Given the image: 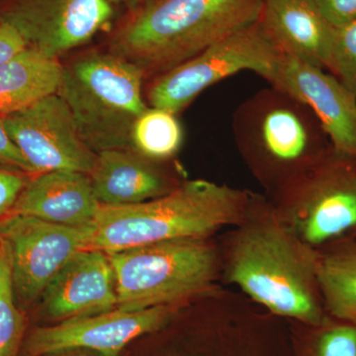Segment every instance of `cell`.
Returning a JSON list of instances; mask_svg holds the SVG:
<instances>
[{
	"instance_id": "4",
	"label": "cell",
	"mask_w": 356,
	"mask_h": 356,
	"mask_svg": "<svg viewBox=\"0 0 356 356\" xmlns=\"http://www.w3.org/2000/svg\"><path fill=\"white\" fill-rule=\"evenodd\" d=\"M145 76L139 65L111 51H92L64 65L58 95L96 154L131 147L134 124L149 108L143 97Z\"/></svg>"
},
{
	"instance_id": "5",
	"label": "cell",
	"mask_w": 356,
	"mask_h": 356,
	"mask_svg": "<svg viewBox=\"0 0 356 356\" xmlns=\"http://www.w3.org/2000/svg\"><path fill=\"white\" fill-rule=\"evenodd\" d=\"M318 261L284 229L261 225L238 238L229 278L273 313L315 325L321 321L315 286Z\"/></svg>"
},
{
	"instance_id": "25",
	"label": "cell",
	"mask_w": 356,
	"mask_h": 356,
	"mask_svg": "<svg viewBox=\"0 0 356 356\" xmlns=\"http://www.w3.org/2000/svg\"><path fill=\"white\" fill-rule=\"evenodd\" d=\"M321 11L336 28L356 21V0H316Z\"/></svg>"
},
{
	"instance_id": "23",
	"label": "cell",
	"mask_w": 356,
	"mask_h": 356,
	"mask_svg": "<svg viewBox=\"0 0 356 356\" xmlns=\"http://www.w3.org/2000/svg\"><path fill=\"white\" fill-rule=\"evenodd\" d=\"M318 356H356V327L341 325L325 332L318 344Z\"/></svg>"
},
{
	"instance_id": "21",
	"label": "cell",
	"mask_w": 356,
	"mask_h": 356,
	"mask_svg": "<svg viewBox=\"0 0 356 356\" xmlns=\"http://www.w3.org/2000/svg\"><path fill=\"white\" fill-rule=\"evenodd\" d=\"M13 271L6 243L0 240V356H17L24 318L14 301Z\"/></svg>"
},
{
	"instance_id": "14",
	"label": "cell",
	"mask_w": 356,
	"mask_h": 356,
	"mask_svg": "<svg viewBox=\"0 0 356 356\" xmlns=\"http://www.w3.org/2000/svg\"><path fill=\"white\" fill-rule=\"evenodd\" d=\"M51 318L67 320L118 307L116 281L109 255L81 250L58 271L42 294Z\"/></svg>"
},
{
	"instance_id": "15",
	"label": "cell",
	"mask_w": 356,
	"mask_h": 356,
	"mask_svg": "<svg viewBox=\"0 0 356 356\" xmlns=\"http://www.w3.org/2000/svg\"><path fill=\"white\" fill-rule=\"evenodd\" d=\"M259 23L280 54L329 70L337 28L316 0H264Z\"/></svg>"
},
{
	"instance_id": "13",
	"label": "cell",
	"mask_w": 356,
	"mask_h": 356,
	"mask_svg": "<svg viewBox=\"0 0 356 356\" xmlns=\"http://www.w3.org/2000/svg\"><path fill=\"white\" fill-rule=\"evenodd\" d=\"M268 83L305 103L334 153L356 159V97L325 70L281 54Z\"/></svg>"
},
{
	"instance_id": "17",
	"label": "cell",
	"mask_w": 356,
	"mask_h": 356,
	"mask_svg": "<svg viewBox=\"0 0 356 356\" xmlns=\"http://www.w3.org/2000/svg\"><path fill=\"white\" fill-rule=\"evenodd\" d=\"M88 175L95 197L102 206L145 202L168 193L179 184L153 161L127 149L96 154L95 165Z\"/></svg>"
},
{
	"instance_id": "26",
	"label": "cell",
	"mask_w": 356,
	"mask_h": 356,
	"mask_svg": "<svg viewBox=\"0 0 356 356\" xmlns=\"http://www.w3.org/2000/svg\"><path fill=\"white\" fill-rule=\"evenodd\" d=\"M0 165L25 173H34L18 147L7 134L0 119Z\"/></svg>"
},
{
	"instance_id": "24",
	"label": "cell",
	"mask_w": 356,
	"mask_h": 356,
	"mask_svg": "<svg viewBox=\"0 0 356 356\" xmlns=\"http://www.w3.org/2000/svg\"><path fill=\"white\" fill-rule=\"evenodd\" d=\"M25 172L0 165V219L10 213L28 179Z\"/></svg>"
},
{
	"instance_id": "6",
	"label": "cell",
	"mask_w": 356,
	"mask_h": 356,
	"mask_svg": "<svg viewBox=\"0 0 356 356\" xmlns=\"http://www.w3.org/2000/svg\"><path fill=\"white\" fill-rule=\"evenodd\" d=\"M118 307L140 311L172 306L204 291L214 277L216 255L202 240L153 243L110 254Z\"/></svg>"
},
{
	"instance_id": "19",
	"label": "cell",
	"mask_w": 356,
	"mask_h": 356,
	"mask_svg": "<svg viewBox=\"0 0 356 356\" xmlns=\"http://www.w3.org/2000/svg\"><path fill=\"white\" fill-rule=\"evenodd\" d=\"M317 283L332 315L356 322V245H343L318 259Z\"/></svg>"
},
{
	"instance_id": "1",
	"label": "cell",
	"mask_w": 356,
	"mask_h": 356,
	"mask_svg": "<svg viewBox=\"0 0 356 356\" xmlns=\"http://www.w3.org/2000/svg\"><path fill=\"white\" fill-rule=\"evenodd\" d=\"M245 192L205 179L188 180L152 200L102 206L83 227L84 250L105 254L153 243L202 240L245 214Z\"/></svg>"
},
{
	"instance_id": "29",
	"label": "cell",
	"mask_w": 356,
	"mask_h": 356,
	"mask_svg": "<svg viewBox=\"0 0 356 356\" xmlns=\"http://www.w3.org/2000/svg\"><path fill=\"white\" fill-rule=\"evenodd\" d=\"M50 356H104L95 351L88 350H70L60 351V353H54Z\"/></svg>"
},
{
	"instance_id": "8",
	"label": "cell",
	"mask_w": 356,
	"mask_h": 356,
	"mask_svg": "<svg viewBox=\"0 0 356 356\" xmlns=\"http://www.w3.org/2000/svg\"><path fill=\"white\" fill-rule=\"evenodd\" d=\"M114 17L108 0H8L0 20L19 34L26 48L58 58L107 29Z\"/></svg>"
},
{
	"instance_id": "11",
	"label": "cell",
	"mask_w": 356,
	"mask_h": 356,
	"mask_svg": "<svg viewBox=\"0 0 356 356\" xmlns=\"http://www.w3.org/2000/svg\"><path fill=\"white\" fill-rule=\"evenodd\" d=\"M285 188L307 243L327 242L356 226V159L332 152Z\"/></svg>"
},
{
	"instance_id": "22",
	"label": "cell",
	"mask_w": 356,
	"mask_h": 356,
	"mask_svg": "<svg viewBox=\"0 0 356 356\" xmlns=\"http://www.w3.org/2000/svg\"><path fill=\"white\" fill-rule=\"evenodd\" d=\"M329 70L356 97V21L337 28Z\"/></svg>"
},
{
	"instance_id": "28",
	"label": "cell",
	"mask_w": 356,
	"mask_h": 356,
	"mask_svg": "<svg viewBox=\"0 0 356 356\" xmlns=\"http://www.w3.org/2000/svg\"><path fill=\"white\" fill-rule=\"evenodd\" d=\"M108 1L112 6L126 7L129 13H131V11L140 8V7L145 6V4L152 1V0H108Z\"/></svg>"
},
{
	"instance_id": "18",
	"label": "cell",
	"mask_w": 356,
	"mask_h": 356,
	"mask_svg": "<svg viewBox=\"0 0 356 356\" xmlns=\"http://www.w3.org/2000/svg\"><path fill=\"white\" fill-rule=\"evenodd\" d=\"M64 65L25 48L0 65V119L17 113L44 98L57 95Z\"/></svg>"
},
{
	"instance_id": "3",
	"label": "cell",
	"mask_w": 356,
	"mask_h": 356,
	"mask_svg": "<svg viewBox=\"0 0 356 356\" xmlns=\"http://www.w3.org/2000/svg\"><path fill=\"white\" fill-rule=\"evenodd\" d=\"M233 131L245 156L285 187L334 152L324 129L305 103L273 86L257 91L236 109Z\"/></svg>"
},
{
	"instance_id": "16",
	"label": "cell",
	"mask_w": 356,
	"mask_h": 356,
	"mask_svg": "<svg viewBox=\"0 0 356 356\" xmlns=\"http://www.w3.org/2000/svg\"><path fill=\"white\" fill-rule=\"evenodd\" d=\"M88 173L55 170L29 179L9 214L83 228L99 210Z\"/></svg>"
},
{
	"instance_id": "20",
	"label": "cell",
	"mask_w": 356,
	"mask_h": 356,
	"mask_svg": "<svg viewBox=\"0 0 356 356\" xmlns=\"http://www.w3.org/2000/svg\"><path fill=\"white\" fill-rule=\"evenodd\" d=\"M184 140V131L177 114L149 106L134 124L131 147L153 161L172 159Z\"/></svg>"
},
{
	"instance_id": "27",
	"label": "cell",
	"mask_w": 356,
	"mask_h": 356,
	"mask_svg": "<svg viewBox=\"0 0 356 356\" xmlns=\"http://www.w3.org/2000/svg\"><path fill=\"white\" fill-rule=\"evenodd\" d=\"M25 48L24 41L15 29L0 20V65Z\"/></svg>"
},
{
	"instance_id": "7",
	"label": "cell",
	"mask_w": 356,
	"mask_h": 356,
	"mask_svg": "<svg viewBox=\"0 0 356 356\" xmlns=\"http://www.w3.org/2000/svg\"><path fill=\"white\" fill-rule=\"evenodd\" d=\"M280 56L257 21L154 77L147 102L151 107L180 113L205 89L238 72L250 70L269 81Z\"/></svg>"
},
{
	"instance_id": "10",
	"label": "cell",
	"mask_w": 356,
	"mask_h": 356,
	"mask_svg": "<svg viewBox=\"0 0 356 356\" xmlns=\"http://www.w3.org/2000/svg\"><path fill=\"white\" fill-rule=\"evenodd\" d=\"M1 121L36 175L55 170L89 175L92 170L96 153L81 139L67 104L58 93Z\"/></svg>"
},
{
	"instance_id": "9",
	"label": "cell",
	"mask_w": 356,
	"mask_h": 356,
	"mask_svg": "<svg viewBox=\"0 0 356 356\" xmlns=\"http://www.w3.org/2000/svg\"><path fill=\"white\" fill-rule=\"evenodd\" d=\"M0 240L8 250L14 289L27 303L42 296L65 264L84 250L83 228L27 215L1 218Z\"/></svg>"
},
{
	"instance_id": "2",
	"label": "cell",
	"mask_w": 356,
	"mask_h": 356,
	"mask_svg": "<svg viewBox=\"0 0 356 356\" xmlns=\"http://www.w3.org/2000/svg\"><path fill=\"white\" fill-rule=\"evenodd\" d=\"M264 0H152L129 13L111 53L154 77L257 22Z\"/></svg>"
},
{
	"instance_id": "12",
	"label": "cell",
	"mask_w": 356,
	"mask_h": 356,
	"mask_svg": "<svg viewBox=\"0 0 356 356\" xmlns=\"http://www.w3.org/2000/svg\"><path fill=\"white\" fill-rule=\"evenodd\" d=\"M172 306L140 311L116 308L38 327L26 341L25 355L50 356L60 351L88 350L104 356H118L134 339L165 325L172 317Z\"/></svg>"
}]
</instances>
